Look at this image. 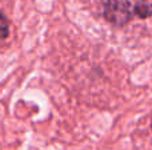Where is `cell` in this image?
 Masks as SVG:
<instances>
[{"mask_svg": "<svg viewBox=\"0 0 152 150\" xmlns=\"http://www.w3.org/2000/svg\"><path fill=\"white\" fill-rule=\"evenodd\" d=\"M132 16L147 19L152 16V0H121Z\"/></svg>", "mask_w": 152, "mask_h": 150, "instance_id": "obj_2", "label": "cell"}, {"mask_svg": "<svg viewBox=\"0 0 152 150\" xmlns=\"http://www.w3.org/2000/svg\"><path fill=\"white\" fill-rule=\"evenodd\" d=\"M103 15L105 20L115 25H124L131 20L132 15L121 0H104L103 1Z\"/></svg>", "mask_w": 152, "mask_h": 150, "instance_id": "obj_1", "label": "cell"}, {"mask_svg": "<svg viewBox=\"0 0 152 150\" xmlns=\"http://www.w3.org/2000/svg\"><path fill=\"white\" fill-rule=\"evenodd\" d=\"M8 35H10V23L0 11V40H4L5 37H8Z\"/></svg>", "mask_w": 152, "mask_h": 150, "instance_id": "obj_3", "label": "cell"}]
</instances>
